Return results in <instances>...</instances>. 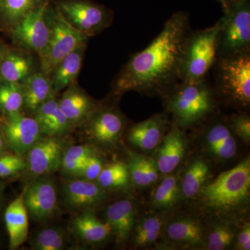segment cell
Returning <instances> with one entry per match:
<instances>
[{
    "label": "cell",
    "instance_id": "cell-40",
    "mask_svg": "<svg viewBox=\"0 0 250 250\" xmlns=\"http://www.w3.org/2000/svg\"><path fill=\"white\" fill-rule=\"evenodd\" d=\"M238 248L239 250H250V227L247 224L238 236Z\"/></svg>",
    "mask_w": 250,
    "mask_h": 250
},
{
    "label": "cell",
    "instance_id": "cell-20",
    "mask_svg": "<svg viewBox=\"0 0 250 250\" xmlns=\"http://www.w3.org/2000/svg\"><path fill=\"white\" fill-rule=\"evenodd\" d=\"M85 48L86 45H82L72 51L65 56L51 72L49 78L56 95L77 82L83 63Z\"/></svg>",
    "mask_w": 250,
    "mask_h": 250
},
{
    "label": "cell",
    "instance_id": "cell-8",
    "mask_svg": "<svg viewBox=\"0 0 250 250\" xmlns=\"http://www.w3.org/2000/svg\"><path fill=\"white\" fill-rule=\"evenodd\" d=\"M60 14L72 27L90 37L111 25L113 11L93 0H54Z\"/></svg>",
    "mask_w": 250,
    "mask_h": 250
},
{
    "label": "cell",
    "instance_id": "cell-6",
    "mask_svg": "<svg viewBox=\"0 0 250 250\" xmlns=\"http://www.w3.org/2000/svg\"><path fill=\"white\" fill-rule=\"evenodd\" d=\"M50 36L43 55L39 59L40 70L49 77L56 65L65 56L82 45H87L88 37L72 27L64 19L52 0L49 4Z\"/></svg>",
    "mask_w": 250,
    "mask_h": 250
},
{
    "label": "cell",
    "instance_id": "cell-24",
    "mask_svg": "<svg viewBox=\"0 0 250 250\" xmlns=\"http://www.w3.org/2000/svg\"><path fill=\"white\" fill-rule=\"evenodd\" d=\"M134 207L127 200H120L108 207L106 223L116 234L117 240L125 242L129 238L134 225Z\"/></svg>",
    "mask_w": 250,
    "mask_h": 250
},
{
    "label": "cell",
    "instance_id": "cell-29",
    "mask_svg": "<svg viewBox=\"0 0 250 250\" xmlns=\"http://www.w3.org/2000/svg\"><path fill=\"white\" fill-rule=\"evenodd\" d=\"M209 173L205 161L196 159L188 167L182 182V193L187 198L195 197L201 190Z\"/></svg>",
    "mask_w": 250,
    "mask_h": 250
},
{
    "label": "cell",
    "instance_id": "cell-26",
    "mask_svg": "<svg viewBox=\"0 0 250 250\" xmlns=\"http://www.w3.org/2000/svg\"><path fill=\"white\" fill-rule=\"evenodd\" d=\"M71 228L80 239L90 243L104 241L112 231L107 223H103L90 211L74 218Z\"/></svg>",
    "mask_w": 250,
    "mask_h": 250
},
{
    "label": "cell",
    "instance_id": "cell-39",
    "mask_svg": "<svg viewBox=\"0 0 250 250\" xmlns=\"http://www.w3.org/2000/svg\"><path fill=\"white\" fill-rule=\"evenodd\" d=\"M103 169L102 161L98 156L93 154L87 159L85 165L78 177L86 180H97Z\"/></svg>",
    "mask_w": 250,
    "mask_h": 250
},
{
    "label": "cell",
    "instance_id": "cell-25",
    "mask_svg": "<svg viewBox=\"0 0 250 250\" xmlns=\"http://www.w3.org/2000/svg\"><path fill=\"white\" fill-rule=\"evenodd\" d=\"M51 0H0V26L9 31Z\"/></svg>",
    "mask_w": 250,
    "mask_h": 250
},
{
    "label": "cell",
    "instance_id": "cell-45",
    "mask_svg": "<svg viewBox=\"0 0 250 250\" xmlns=\"http://www.w3.org/2000/svg\"><path fill=\"white\" fill-rule=\"evenodd\" d=\"M0 196H1V190H0Z\"/></svg>",
    "mask_w": 250,
    "mask_h": 250
},
{
    "label": "cell",
    "instance_id": "cell-22",
    "mask_svg": "<svg viewBox=\"0 0 250 250\" xmlns=\"http://www.w3.org/2000/svg\"><path fill=\"white\" fill-rule=\"evenodd\" d=\"M24 106L31 114L52 97L55 96L50 78L40 70L34 72L22 83Z\"/></svg>",
    "mask_w": 250,
    "mask_h": 250
},
{
    "label": "cell",
    "instance_id": "cell-27",
    "mask_svg": "<svg viewBox=\"0 0 250 250\" xmlns=\"http://www.w3.org/2000/svg\"><path fill=\"white\" fill-rule=\"evenodd\" d=\"M129 164L130 177L137 187H149L159 178L156 162L146 156L131 153Z\"/></svg>",
    "mask_w": 250,
    "mask_h": 250
},
{
    "label": "cell",
    "instance_id": "cell-9",
    "mask_svg": "<svg viewBox=\"0 0 250 250\" xmlns=\"http://www.w3.org/2000/svg\"><path fill=\"white\" fill-rule=\"evenodd\" d=\"M50 1L31 13L10 31L17 48L36 54L39 59L43 55L50 36Z\"/></svg>",
    "mask_w": 250,
    "mask_h": 250
},
{
    "label": "cell",
    "instance_id": "cell-11",
    "mask_svg": "<svg viewBox=\"0 0 250 250\" xmlns=\"http://www.w3.org/2000/svg\"><path fill=\"white\" fill-rule=\"evenodd\" d=\"M1 126L8 147L19 155L27 153L43 136L34 117L22 113L5 116Z\"/></svg>",
    "mask_w": 250,
    "mask_h": 250
},
{
    "label": "cell",
    "instance_id": "cell-23",
    "mask_svg": "<svg viewBox=\"0 0 250 250\" xmlns=\"http://www.w3.org/2000/svg\"><path fill=\"white\" fill-rule=\"evenodd\" d=\"M4 218L10 247L11 249H16L26 241L28 235V213L23 200V194L10 204L5 212Z\"/></svg>",
    "mask_w": 250,
    "mask_h": 250
},
{
    "label": "cell",
    "instance_id": "cell-2",
    "mask_svg": "<svg viewBox=\"0 0 250 250\" xmlns=\"http://www.w3.org/2000/svg\"><path fill=\"white\" fill-rule=\"evenodd\" d=\"M214 88L207 79L197 82L179 81L163 98L179 127L196 126L214 114L217 108Z\"/></svg>",
    "mask_w": 250,
    "mask_h": 250
},
{
    "label": "cell",
    "instance_id": "cell-21",
    "mask_svg": "<svg viewBox=\"0 0 250 250\" xmlns=\"http://www.w3.org/2000/svg\"><path fill=\"white\" fill-rule=\"evenodd\" d=\"M205 139L208 150L219 159L229 160L236 154V139L228 123L223 121L212 123L207 128Z\"/></svg>",
    "mask_w": 250,
    "mask_h": 250
},
{
    "label": "cell",
    "instance_id": "cell-32",
    "mask_svg": "<svg viewBox=\"0 0 250 250\" xmlns=\"http://www.w3.org/2000/svg\"><path fill=\"white\" fill-rule=\"evenodd\" d=\"M93 154V148L87 145L72 146L64 152L61 167L67 174L78 177L87 159Z\"/></svg>",
    "mask_w": 250,
    "mask_h": 250
},
{
    "label": "cell",
    "instance_id": "cell-31",
    "mask_svg": "<svg viewBox=\"0 0 250 250\" xmlns=\"http://www.w3.org/2000/svg\"><path fill=\"white\" fill-rule=\"evenodd\" d=\"M129 178L128 166L118 161L103 167L97 181L103 188H123L127 187Z\"/></svg>",
    "mask_w": 250,
    "mask_h": 250
},
{
    "label": "cell",
    "instance_id": "cell-14",
    "mask_svg": "<svg viewBox=\"0 0 250 250\" xmlns=\"http://www.w3.org/2000/svg\"><path fill=\"white\" fill-rule=\"evenodd\" d=\"M58 102L59 107L72 128L82 126L98 106L77 82L65 88Z\"/></svg>",
    "mask_w": 250,
    "mask_h": 250
},
{
    "label": "cell",
    "instance_id": "cell-16",
    "mask_svg": "<svg viewBox=\"0 0 250 250\" xmlns=\"http://www.w3.org/2000/svg\"><path fill=\"white\" fill-rule=\"evenodd\" d=\"M167 124L165 113L156 114L131 126L128 139L131 144L145 152L152 151L160 144Z\"/></svg>",
    "mask_w": 250,
    "mask_h": 250
},
{
    "label": "cell",
    "instance_id": "cell-33",
    "mask_svg": "<svg viewBox=\"0 0 250 250\" xmlns=\"http://www.w3.org/2000/svg\"><path fill=\"white\" fill-rule=\"evenodd\" d=\"M162 222L157 216H149L143 219L138 225L135 233V244L146 247L156 241L160 234Z\"/></svg>",
    "mask_w": 250,
    "mask_h": 250
},
{
    "label": "cell",
    "instance_id": "cell-43",
    "mask_svg": "<svg viewBox=\"0 0 250 250\" xmlns=\"http://www.w3.org/2000/svg\"><path fill=\"white\" fill-rule=\"evenodd\" d=\"M6 51H7V49L5 48L4 46L3 45L1 42H0V62H1L3 57H4V55L5 53H6Z\"/></svg>",
    "mask_w": 250,
    "mask_h": 250
},
{
    "label": "cell",
    "instance_id": "cell-10",
    "mask_svg": "<svg viewBox=\"0 0 250 250\" xmlns=\"http://www.w3.org/2000/svg\"><path fill=\"white\" fill-rule=\"evenodd\" d=\"M126 120L115 106H98L82 125L91 141L104 146H113L121 139Z\"/></svg>",
    "mask_w": 250,
    "mask_h": 250
},
{
    "label": "cell",
    "instance_id": "cell-30",
    "mask_svg": "<svg viewBox=\"0 0 250 250\" xmlns=\"http://www.w3.org/2000/svg\"><path fill=\"white\" fill-rule=\"evenodd\" d=\"M24 106L22 83L0 82V111L4 116L22 113Z\"/></svg>",
    "mask_w": 250,
    "mask_h": 250
},
{
    "label": "cell",
    "instance_id": "cell-1",
    "mask_svg": "<svg viewBox=\"0 0 250 250\" xmlns=\"http://www.w3.org/2000/svg\"><path fill=\"white\" fill-rule=\"evenodd\" d=\"M191 30L188 13L172 14L159 35L123 67L113 83L114 96L136 91L164 97L180 81L184 46Z\"/></svg>",
    "mask_w": 250,
    "mask_h": 250
},
{
    "label": "cell",
    "instance_id": "cell-28",
    "mask_svg": "<svg viewBox=\"0 0 250 250\" xmlns=\"http://www.w3.org/2000/svg\"><path fill=\"white\" fill-rule=\"evenodd\" d=\"M169 238L181 243L197 244L203 239V230L197 220L181 218L171 222L167 228Z\"/></svg>",
    "mask_w": 250,
    "mask_h": 250
},
{
    "label": "cell",
    "instance_id": "cell-35",
    "mask_svg": "<svg viewBox=\"0 0 250 250\" xmlns=\"http://www.w3.org/2000/svg\"><path fill=\"white\" fill-rule=\"evenodd\" d=\"M65 244V234L57 228L44 229L36 235L33 248L38 250H62Z\"/></svg>",
    "mask_w": 250,
    "mask_h": 250
},
{
    "label": "cell",
    "instance_id": "cell-17",
    "mask_svg": "<svg viewBox=\"0 0 250 250\" xmlns=\"http://www.w3.org/2000/svg\"><path fill=\"white\" fill-rule=\"evenodd\" d=\"M63 197L70 208L82 209L103 202L105 199V192L103 188L93 181L72 179L64 185Z\"/></svg>",
    "mask_w": 250,
    "mask_h": 250
},
{
    "label": "cell",
    "instance_id": "cell-4",
    "mask_svg": "<svg viewBox=\"0 0 250 250\" xmlns=\"http://www.w3.org/2000/svg\"><path fill=\"white\" fill-rule=\"evenodd\" d=\"M219 28L218 21L212 27L190 31L182 55L180 81L207 79L218 59Z\"/></svg>",
    "mask_w": 250,
    "mask_h": 250
},
{
    "label": "cell",
    "instance_id": "cell-44",
    "mask_svg": "<svg viewBox=\"0 0 250 250\" xmlns=\"http://www.w3.org/2000/svg\"><path fill=\"white\" fill-rule=\"evenodd\" d=\"M219 2L222 5V7H223V11H226L227 9H228V4H227V0H218Z\"/></svg>",
    "mask_w": 250,
    "mask_h": 250
},
{
    "label": "cell",
    "instance_id": "cell-34",
    "mask_svg": "<svg viewBox=\"0 0 250 250\" xmlns=\"http://www.w3.org/2000/svg\"><path fill=\"white\" fill-rule=\"evenodd\" d=\"M179 195L177 179L174 176H167L161 182L154 192L153 200L159 208H167L175 205Z\"/></svg>",
    "mask_w": 250,
    "mask_h": 250
},
{
    "label": "cell",
    "instance_id": "cell-18",
    "mask_svg": "<svg viewBox=\"0 0 250 250\" xmlns=\"http://www.w3.org/2000/svg\"><path fill=\"white\" fill-rule=\"evenodd\" d=\"M162 141L156 164L159 172L168 174L175 170L183 159L187 148L186 138L181 128L173 123Z\"/></svg>",
    "mask_w": 250,
    "mask_h": 250
},
{
    "label": "cell",
    "instance_id": "cell-19",
    "mask_svg": "<svg viewBox=\"0 0 250 250\" xmlns=\"http://www.w3.org/2000/svg\"><path fill=\"white\" fill-rule=\"evenodd\" d=\"M33 117L37 122L43 136L60 137L72 129L66 117L59 107L56 95L42 104L34 112Z\"/></svg>",
    "mask_w": 250,
    "mask_h": 250
},
{
    "label": "cell",
    "instance_id": "cell-13",
    "mask_svg": "<svg viewBox=\"0 0 250 250\" xmlns=\"http://www.w3.org/2000/svg\"><path fill=\"white\" fill-rule=\"evenodd\" d=\"M23 200L31 218L36 221L47 220L57 208V191L53 182L45 177L38 179L26 189Z\"/></svg>",
    "mask_w": 250,
    "mask_h": 250
},
{
    "label": "cell",
    "instance_id": "cell-38",
    "mask_svg": "<svg viewBox=\"0 0 250 250\" xmlns=\"http://www.w3.org/2000/svg\"><path fill=\"white\" fill-rule=\"evenodd\" d=\"M228 123L231 130L243 141L249 143L250 141V118L247 114L233 115L228 118Z\"/></svg>",
    "mask_w": 250,
    "mask_h": 250
},
{
    "label": "cell",
    "instance_id": "cell-37",
    "mask_svg": "<svg viewBox=\"0 0 250 250\" xmlns=\"http://www.w3.org/2000/svg\"><path fill=\"white\" fill-rule=\"evenodd\" d=\"M234 234L228 227L218 226L208 237L207 249L223 250L227 249L232 243Z\"/></svg>",
    "mask_w": 250,
    "mask_h": 250
},
{
    "label": "cell",
    "instance_id": "cell-5",
    "mask_svg": "<svg viewBox=\"0 0 250 250\" xmlns=\"http://www.w3.org/2000/svg\"><path fill=\"white\" fill-rule=\"evenodd\" d=\"M213 67L217 95H221L238 107H248L250 104V52L218 57Z\"/></svg>",
    "mask_w": 250,
    "mask_h": 250
},
{
    "label": "cell",
    "instance_id": "cell-36",
    "mask_svg": "<svg viewBox=\"0 0 250 250\" xmlns=\"http://www.w3.org/2000/svg\"><path fill=\"white\" fill-rule=\"evenodd\" d=\"M27 168V163L19 154H0V177H8Z\"/></svg>",
    "mask_w": 250,
    "mask_h": 250
},
{
    "label": "cell",
    "instance_id": "cell-41",
    "mask_svg": "<svg viewBox=\"0 0 250 250\" xmlns=\"http://www.w3.org/2000/svg\"><path fill=\"white\" fill-rule=\"evenodd\" d=\"M7 147L6 139H5L4 133L1 129V125H0V154L4 153Z\"/></svg>",
    "mask_w": 250,
    "mask_h": 250
},
{
    "label": "cell",
    "instance_id": "cell-12",
    "mask_svg": "<svg viewBox=\"0 0 250 250\" xmlns=\"http://www.w3.org/2000/svg\"><path fill=\"white\" fill-rule=\"evenodd\" d=\"M64 146L59 136L41 138L27 152V167L34 175L52 173L62 166Z\"/></svg>",
    "mask_w": 250,
    "mask_h": 250
},
{
    "label": "cell",
    "instance_id": "cell-42",
    "mask_svg": "<svg viewBox=\"0 0 250 250\" xmlns=\"http://www.w3.org/2000/svg\"><path fill=\"white\" fill-rule=\"evenodd\" d=\"M248 0H227V4H228V9L229 6H232L233 4H238V3L244 2ZM225 12V11H224Z\"/></svg>",
    "mask_w": 250,
    "mask_h": 250
},
{
    "label": "cell",
    "instance_id": "cell-7",
    "mask_svg": "<svg viewBox=\"0 0 250 250\" xmlns=\"http://www.w3.org/2000/svg\"><path fill=\"white\" fill-rule=\"evenodd\" d=\"M219 22L218 57L250 52V0L229 6Z\"/></svg>",
    "mask_w": 250,
    "mask_h": 250
},
{
    "label": "cell",
    "instance_id": "cell-15",
    "mask_svg": "<svg viewBox=\"0 0 250 250\" xmlns=\"http://www.w3.org/2000/svg\"><path fill=\"white\" fill-rule=\"evenodd\" d=\"M34 54L19 48L6 51L0 62V82L23 83L38 71Z\"/></svg>",
    "mask_w": 250,
    "mask_h": 250
},
{
    "label": "cell",
    "instance_id": "cell-3",
    "mask_svg": "<svg viewBox=\"0 0 250 250\" xmlns=\"http://www.w3.org/2000/svg\"><path fill=\"white\" fill-rule=\"evenodd\" d=\"M250 163L242 161L202 187L201 197L206 207L218 213H231L244 207L250 197Z\"/></svg>",
    "mask_w": 250,
    "mask_h": 250
}]
</instances>
